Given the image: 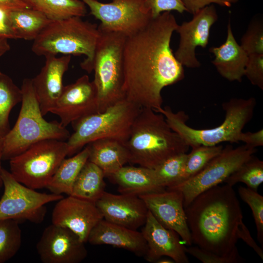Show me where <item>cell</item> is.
I'll list each match as a JSON object with an SVG mask.
<instances>
[{
	"instance_id": "obj_1",
	"label": "cell",
	"mask_w": 263,
	"mask_h": 263,
	"mask_svg": "<svg viewBox=\"0 0 263 263\" xmlns=\"http://www.w3.org/2000/svg\"><path fill=\"white\" fill-rule=\"evenodd\" d=\"M178 25L170 12H164L126 37L123 53L124 99L156 113L162 110L163 89L185 76L184 66L170 46Z\"/></svg>"
},
{
	"instance_id": "obj_2",
	"label": "cell",
	"mask_w": 263,
	"mask_h": 263,
	"mask_svg": "<svg viewBox=\"0 0 263 263\" xmlns=\"http://www.w3.org/2000/svg\"><path fill=\"white\" fill-rule=\"evenodd\" d=\"M185 210L192 244L220 255L238 249L243 215L232 186L217 185L203 191Z\"/></svg>"
},
{
	"instance_id": "obj_3",
	"label": "cell",
	"mask_w": 263,
	"mask_h": 263,
	"mask_svg": "<svg viewBox=\"0 0 263 263\" xmlns=\"http://www.w3.org/2000/svg\"><path fill=\"white\" fill-rule=\"evenodd\" d=\"M141 108L125 143L129 162L154 169L169 158L186 153L189 147L173 131L162 113Z\"/></svg>"
},
{
	"instance_id": "obj_4",
	"label": "cell",
	"mask_w": 263,
	"mask_h": 263,
	"mask_svg": "<svg viewBox=\"0 0 263 263\" xmlns=\"http://www.w3.org/2000/svg\"><path fill=\"white\" fill-rule=\"evenodd\" d=\"M100 36L96 24L80 17L52 21L33 40L31 49L38 56L64 55L86 56L81 68L93 71L95 51Z\"/></svg>"
},
{
	"instance_id": "obj_5",
	"label": "cell",
	"mask_w": 263,
	"mask_h": 263,
	"mask_svg": "<svg viewBox=\"0 0 263 263\" xmlns=\"http://www.w3.org/2000/svg\"><path fill=\"white\" fill-rule=\"evenodd\" d=\"M256 105L254 97L233 98L224 102V120L212 129H196L188 126V116L183 111L173 112L169 107L162 108L159 113L165 117L170 128L182 138L189 147L200 145L214 146L223 142L238 143L245 126L251 120Z\"/></svg>"
},
{
	"instance_id": "obj_6",
	"label": "cell",
	"mask_w": 263,
	"mask_h": 263,
	"mask_svg": "<svg viewBox=\"0 0 263 263\" xmlns=\"http://www.w3.org/2000/svg\"><path fill=\"white\" fill-rule=\"evenodd\" d=\"M20 89L21 108L14 126L3 137L2 160H9L40 141L48 139L64 141L70 136L60 122H48L44 119L31 78H25Z\"/></svg>"
},
{
	"instance_id": "obj_7",
	"label": "cell",
	"mask_w": 263,
	"mask_h": 263,
	"mask_svg": "<svg viewBox=\"0 0 263 263\" xmlns=\"http://www.w3.org/2000/svg\"><path fill=\"white\" fill-rule=\"evenodd\" d=\"M141 109L123 99L103 112L91 114L71 124L74 132L66 142L67 155H74L84 146L99 139L113 138L125 144Z\"/></svg>"
},
{
	"instance_id": "obj_8",
	"label": "cell",
	"mask_w": 263,
	"mask_h": 263,
	"mask_svg": "<svg viewBox=\"0 0 263 263\" xmlns=\"http://www.w3.org/2000/svg\"><path fill=\"white\" fill-rule=\"evenodd\" d=\"M98 27L100 36L95 51L93 81L97 92L99 112H102L124 99L123 53L126 36Z\"/></svg>"
},
{
	"instance_id": "obj_9",
	"label": "cell",
	"mask_w": 263,
	"mask_h": 263,
	"mask_svg": "<svg viewBox=\"0 0 263 263\" xmlns=\"http://www.w3.org/2000/svg\"><path fill=\"white\" fill-rule=\"evenodd\" d=\"M68 151L64 141H40L9 160L10 172L28 188L35 190L46 188Z\"/></svg>"
},
{
	"instance_id": "obj_10",
	"label": "cell",
	"mask_w": 263,
	"mask_h": 263,
	"mask_svg": "<svg viewBox=\"0 0 263 263\" xmlns=\"http://www.w3.org/2000/svg\"><path fill=\"white\" fill-rule=\"evenodd\" d=\"M4 192L0 199V220H26L39 224L47 212L46 205L62 198V195L38 192L18 182L2 168Z\"/></svg>"
},
{
	"instance_id": "obj_11",
	"label": "cell",
	"mask_w": 263,
	"mask_h": 263,
	"mask_svg": "<svg viewBox=\"0 0 263 263\" xmlns=\"http://www.w3.org/2000/svg\"><path fill=\"white\" fill-rule=\"evenodd\" d=\"M256 151V148L245 144L236 148L228 145L196 175L167 189L181 192L185 208L200 193L224 182Z\"/></svg>"
},
{
	"instance_id": "obj_12",
	"label": "cell",
	"mask_w": 263,
	"mask_h": 263,
	"mask_svg": "<svg viewBox=\"0 0 263 263\" xmlns=\"http://www.w3.org/2000/svg\"><path fill=\"white\" fill-rule=\"evenodd\" d=\"M81 0L89 7L90 13L100 20V28L126 37L142 29L153 19L144 0H113L109 3Z\"/></svg>"
},
{
	"instance_id": "obj_13",
	"label": "cell",
	"mask_w": 263,
	"mask_h": 263,
	"mask_svg": "<svg viewBox=\"0 0 263 263\" xmlns=\"http://www.w3.org/2000/svg\"><path fill=\"white\" fill-rule=\"evenodd\" d=\"M98 96L93 81L84 75L74 83L64 86L51 113L57 115L64 127L91 114L99 113Z\"/></svg>"
},
{
	"instance_id": "obj_14",
	"label": "cell",
	"mask_w": 263,
	"mask_h": 263,
	"mask_svg": "<svg viewBox=\"0 0 263 263\" xmlns=\"http://www.w3.org/2000/svg\"><path fill=\"white\" fill-rule=\"evenodd\" d=\"M193 15L191 20L178 25L175 30L179 35L180 41L174 56L183 66L190 68L200 66L195 49L199 46L206 47L210 29L218 19L216 8L213 4L202 8Z\"/></svg>"
},
{
	"instance_id": "obj_15",
	"label": "cell",
	"mask_w": 263,
	"mask_h": 263,
	"mask_svg": "<svg viewBox=\"0 0 263 263\" xmlns=\"http://www.w3.org/2000/svg\"><path fill=\"white\" fill-rule=\"evenodd\" d=\"M84 244L69 228L52 224L44 229L36 249L43 263H79L87 256Z\"/></svg>"
},
{
	"instance_id": "obj_16",
	"label": "cell",
	"mask_w": 263,
	"mask_h": 263,
	"mask_svg": "<svg viewBox=\"0 0 263 263\" xmlns=\"http://www.w3.org/2000/svg\"><path fill=\"white\" fill-rule=\"evenodd\" d=\"M148 210L165 227L175 231L188 246L192 244L181 191L170 189L139 196Z\"/></svg>"
},
{
	"instance_id": "obj_17",
	"label": "cell",
	"mask_w": 263,
	"mask_h": 263,
	"mask_svg": "<svg viewBox=\"0 0 263 263\" xmlns=\"http://www.w3.org/2000/svg\"><path fill=\"white\" fill-rule=\"evenodd\" d=\"M103 219L95 203L71 195L57 201L52 213V224L69 228L84 243Z\"/></svg>"
},
{
	"instance_id": "obj_18",
	"label": "cell",
	"mask_w": 263,
	"mask_h": 263,
	"mask_svg": "<svg viewBox=\"0 0 263 263\" xmlns=\"http://www.w3.org/2000/svg\"><path fill=\"white\" fill-rule=\"evenodd\" d=\"M95 205L104 220L134 230L144 225L149 212L142 199L133 195L105 191Z\"/></svg>"
},
{
	"instance_id": "obj_19",
	"label": "cell",
	"mask_w": 263,
	"mask_h": 263,
	"mask_svg": "<svg viewBox=\"0 0 263 263\" xmlns=\"http://www.w3.org/2000/svg\"><path fill=\"white\" fill-rule=\"evenodd\" d=\"M141 232L147 242V250L145 257L150 263L157 262L164 256L170 258L176 263L189 262L178 234L160 224L149 211Z\"/></svg>"
},
{
	"instance_id": "obj_20",
	"label": "cell",
	"mask_w": 263,
	"mask_h": 263,
	"mask_svg": "<svg viewBox=\"0 0 263 263\" xmlns=\"http://www.w3.org/2000/svg\"><path fill=\"white\" fill-rule=\"evenodd\" d=\"M45 58L40 72L31 78L43 116L50 112L61 94L63 77L68 69L71 56H48Z\"/></svg>"
},
{
	"instance_id": "obj_21",
	"label": "cell",
	"mask_w": 263,
	"mask_h": 263,
	"mask_svg": "<svg viewBox=\"0 0 263 263\" xmlns=\"http://www.w3.org/2000/svg\"><path fill=\"white\" fill-rule=\"evenodd\" d=\"M88 242L92 245L107 244L122 248L141 257L147 250L141 232L101 220L92 230Z\"/></svg>"
},
{
	"instance_id": "obj_22",
	"label": "cell",
	"mask_w": 263,
	"mask_h": 263,
	"mask_svg": "<svg viewBox=\"0 0 263 263\" xmlns=\"http://www.w3.org/2000/svg\"><path fill=\"white\" fill-rule=\"evenodd\" d=\"M225 42L218 47L210 48L214 58L212 63L218 73L229 81L241 82L248 55L236 41L230 21L227 25Z\"/></svg>"
},
{
	"instance_id": "obj_23",
	"label": "cell",
	"mask_w": 263,
	"mask_h": 263,
	"mask_svg": "<svg viewBox=\"0 0 263 263\" xmlns=\"http://www.w3.org/2000/svg\"><path fill=\"white\" fill-rule=\"evenodd\" d=\"M109 177L121 194L139 196L161 192L166 188L157 181L152 169L141 166H123Z\"/></svg>"
},
{
	"instance_id": "obj_24",
	"label": "cell",
	"mask_w": 263,
	"mask_h": 263,
	"mask_svg": "<svg viewBox=\"0 0 263 263\" xmlns=\"http://www.w3.org/2000/svg\"><path fill=\"white\" fill-rule=\"evenodd\" d=\"M87 146L89 151L88 161L98 166L105 177H109L129 162V154L125 144L117 140L101 138Z\"/></svg>"
},
{
	"instance_id": "obj_25",
	"label": "cell",
	"mask_w": 263,
	"mask_h": 263,
	"mask_svg": "<svg viewBox=\"0 0 263 263\" xmlns=\"http://www.w3.org/2000/svg\"><path fill=\"white\" fill-rule=\"evenodd\" d=\"M87 146L76 155L64 159L55 172L46 188L51 193L70 195L75 182L82 169L88 161Z\"/></svg>"
},
{
	"instance_id": "obj_26",
	"label": "cell",
	"mask_w": 263,
	"mask_h": 263,
	"mask_svg": "<svg viewBox=\"0 0 263 263\" xmlns=\"http://www.w3.org/2000/svg\"><path fill=\"white\" fill-rule=\"evenodd\" d=\"M105 177L98 166L88 161L77 176L70 195L95 203L105 191Z\"/></svg>"
},
{
	"instance_id": "obj_27",
	"label": "cell",
	"mask_w": 263,
	"mask_h": 263,
	"mask_svg": "<svg viewBox=\"0 0 263 263\" xmlns=\"http://www.w3.org/2000/svg\"><path fill=\"white\" fill-rule=\"evenodd\" d=\"M9 17L17 39L34 40L52 21L32 8L11 10Z\"/></svg>"
},
{
	"instance_id": "obj_28",
	"label": "cell",
	"mask_w": 263,
	"mask_h": 263,
	"mask_svg": "<svg viewBox=\"0 0 263 263\" xmlns=\"http://www.w3.org/2000/svg\"><path fill=\"white\" fill-rule=\"evenodd\" d=\"M23 0L52 21L75 16L82 17L87 13L86 4L81 0Z\"/></svg>"
},
{
	"instance_id": "obj_29",
	"label": "cell",
	"mask_w": 263,
	"mask_h": 263,
	"mask_svg": "<svg viewBox=\"0 0 263 263\" xmlns=\"http://www.w3.org/2000/svg\"><path fill=\"white\" fill-rule=\"evenodd\" d=\"M22 92L12 79L0 71V136L9 131V117L12 109L21 102Z\"/></svg>"
},
{
	"instance_id": "obj_30",
	"label": "cell",
	"mask_w": 263,
	"mask_h": 263,
	"mask_svg": "<svg viewBox=\"0 0 263 263\" xmlns=\"http://www.w3.org/2000/svg\"><path fill=\"white\" fill-rule=\"evenodd\" d=\"M224 182L232 187L242 182L247 188L257 190L263 182V161L253 155Z\"/></svg>"
},
{
	"instance_id": "obj_31",
	"label": "cell",
	"mask_w": 263,
	"mask_h": 263,
	"mask_svg": "<svg viewBox=\"0 0 263 263\" xmlns=\"http://www.w3.org/2000/svg\"><path fill=\"white\" fill-rule=\"evenodd\" d=\"M22 243L19 222L0 220V263L9 260L18 253Z\"/></svg>"
},
{
	"instance_id": "obj_32",
	"label": "cell",
	"mask_w": 263,
	"mask_h": 263,
	"mask_svg": "<svg viewBox=\"0 0 263 263\" xmlns=\"http://www.w3.org/2000/svg\"><path fill=\"white\" fill-rule=\"evenodd\" d=\"M223 148L221 145H200L191 148L190 152L187 154L182 182L194 176L201 171L210 160L222 151Z\"/></svg>"
},
{
	"instance_id": "obj_33",
	"label": "cell",
	"mask_w": 263,
	"mask_h": 263,
	"mask_svg": "<svg viewBox=\"0 0 263 263\" xmlns=\"http://www.w3.org/2000/svg\"><path fill=\"white\" fill-rule=\"evenodd\" d=\"M187 153L173 156L153 169L159 184L165 188L175 187L182 182Z\"/></svg>"
},
{
	"instance_id": "obj_34",
	"label": "cell",
	"mask_w": 263,
	"mask_h": 263,
	"mask_svg": "<svg viewBox=\"0 0 263 263\" xmlns=\"http://www.w3.org/2000/svg\"><path fill=\"white\" fill-rule=\"evenodd\" d=\"M238 193L242 200L250 207L254 219L258 240L263 247V196L257 190L240 186Z\"/></svg>"
},
{
	"instance_id": "obj_35",
	"label": "cell",
	"mask_w": 263,
	"mask_h": 263,
	"mask_svg": "<svg viewBox=\"0 0 263 263\" xmlns=\"http://www.w3.org/2000/svg\"><path fill=\"white\" fill-rule=\"evenodd\" d=\"M248 55L263 54V23L261 20L252 21L242 36L241 45Z\"/></svg>"
},
{
	"instance_id": "obj_36",
	"label": "cell",
	"mask_w": 263,
	"mask_h": 263,
	"mask_svg": "<svg viewBox=\"0 0 263 263\" xmlns=\"http://www.w3.org/2000/svg\"><path fill=\"white\" fill-rule=\"evenodd\" d=\"M186 251L203 263H239L244 261L236 250L227 255H220L197 246L186 247Z\"/></svg>"
},
{
	"instance_id": "obj_37",
	"label": "cell",
	"mask_w": 263,
	"mask_h": 263,
	"mask_svg": "<svg viewBox=\"0 0 263 263\" xmlns=\"http://www.w3.org/2000/svg\"><path fill=\"white\" fill-rule=\"evenodd\" d=\"M244 76L253 85L263 90V54L248 55Z\"/></svg>"
},
{
	"instance_id": "obj_38",
	"label": "cell",
	"mask_w": 263,
	"mask_h": 263,
	"mask_svg": "<svg viewBox=\"0 0 263 263\" xmlns=\"http://www.w3.org/2000/svg\"><path fill=\"white\" fill-rule=\"evenodd\" d=\"M150 9L152 18L164 12L176 11L180 13L186 11L182 0H144Z\"/></svg>"
},
{
	"instance_id": "obj_39",
	"label": "cell",
	"mask_w": 263,
	"mask_h": 263,
	"mask_svg": "<svg viewBox=\"0 0 263 263\" xmlns=\"http://www.w3.org/2000/svg\"><path fill=\"white\" fill-rule=\"evenodd\" d=\"M186 11L192 15L202 8L212 4H217L221 6L230 7L238 0H182Z\"/></svg>"
},
{
	"instance_id": "obj_40",
	"label": "cell",
	"mask_w": 263,
	"mask_h": 263,
	"mask_svg": "<svg viewBox=\"0 0 263 263\" xmlns=\"http://www.w3.org/2000/svg\"><path fill=\"white\" fill-rule=\"evenodd\" d=\"M10 10L0 7V39H17L9 17Z\"/></svg>"
},
{
	"instance_id": "obj_41",
	"label": "cell",
	"mask_w": 263,
	"mask_h": 263,
	"mask_svg": "<svg viewBox=\"0 0 263 263\" xmlns=\"http://www.w3.org/2000/svg\"><path fill=\"white\" fill-rule=\"evenodd\" d=\"M239 142H242L248 147L256 148L263 146V129L256 132H242L239 138Z\"/></svg>"
},
{
	"instance_id": "obj_42",
	"label": "cell",
	"mask_w": 263,
	"mask_h": 263,
	"mask_svg": "<svg viewBox=\"0 0 263 263\" xmlns=\"http://www.w3.org/2000/svg\"><path fill=\"white\" fill-rule=\"evenodd\" d=\"M238 237L239 239H242L248 246L251 247L262 260L263 259V248L257 245L256 242L251 236L248 228L244 223H243L239 226L238 232Z\"/></svg>"
},
{
	"instance_id": "obj_43",
	"label": "cell",
	"mask_w": 263,
	"mask_h": 263,
	"mask_svg": "<svg viewBox=\"0 0 263 263\" xmlns=\"http://www.w3.org/2000/svg\"><path fill=\"white\" fill-rule=\"evenodd\" d=\"M0 7L14 10L30 7L23 0H0Z\"/></svg>"
},
{
	"instance_id": "obj_44",
	"label": "cell",
	"mask_w": 263,
	"mask_h": 263,
	"mask_svg": "<svg viewBox=\"0 0 263 263\" xmlns=\"http://www.w3.org/2000/svg\"><path fill=\"white\" fill-rule=\"evenodd\" d=\"M10 50L7 39H0V57Z\"/></svg>"
},
{
	"instance_id": "obj_45",
	"label": "cell",
	"mask_w": 263,
	"mask_h": 263,
	"mask_svg": "<svg viewBox=\"0 0 263 263\" xmlns=\"http://www.w3.org/2000/svg\"><path fill=\"white\" fill-rule=\"evenodd\" d=\"M2 142H3V137L0 136V188L2 185H3V182L1 176V172L2 168L1 167V162L2 160Z\"/></svg>"
},
{
	"instance_id": "obj_46",
	"label": "cell",
	"mask_w": 263,
	"mask_h": 263,
	"mask_svg": "<svg viewBox=\"0 0 263 263\" xmlns=\"http://www.w3.org/2000/svg\"><path fill=\"white\" fill-rule=\"evenodd\" d=\"M157 263H175L173 260L172 259H163L162 258H160Z\"/></svg>"
}]
</instances>
